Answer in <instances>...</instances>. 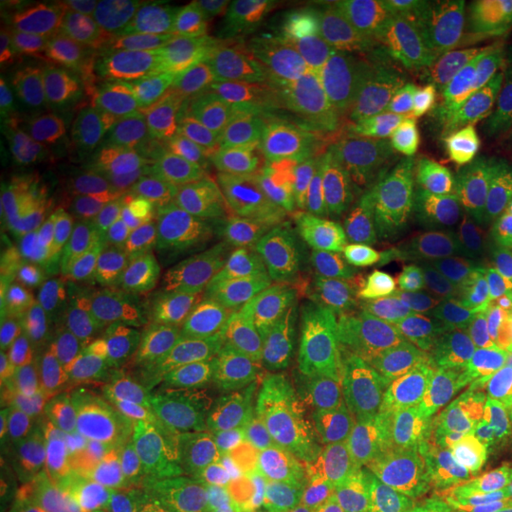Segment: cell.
<instances>
[{
	"label": "cell",
	"mask_w": 512,
	"mask_h": 512,
	"mask_svg": "<svg viewBox=\"0 0 512 512\" xmlns=\"http://www.w3.org/2000/svg\"><path fill=\"white\" fill-rule=\"evenodd\" d=\"M448 24L451 17L399 5L356 8L335 46L299 88L337 83L382 88L432 86L437 50Z\"/></svg>",
	"instance_id": "cell-7"
},
{
	"label": "cell",
	"mask_w": 512,
	"mask_h": 512,
	"mask_svg": "<svg viewBox=\"0 0 512 512\" xmlns=\"http://www.w3.org/2000/svg\"><path fill=\"white\" fill-rule=\"evenodd\" d=\"M27 211L38 238L62 264L98 273L117 261L107 169L60 164L36 178Z\"/></svg>",
	"instance_id": "cell-16"
},
{
	"label": "cell",
	"mask_w": 512,
	"mask_h": 512,
	"mask_svg": "<svg viewBox=\"0 0 512 512\" xmlns=\"http://www.w3.org/2000/svg\"><path fill=\"white\" fill-rule=\"evenodd\" d=\"M463 252L458 242L425 223L399 252L351 275L382 347L418 356L444 335L446 285Z\"/></svg>",
	"instance_id": "cell-5"
},
{
	"label": "cell",
	"mask_w": 512,
	"mask_h": 512,
	"mask_svg": "<svg viewBox=\"0 0 512 512\" xmlns=\"http://www.w3.org/2000/svg\"><path fill=\"white\" fill-rule=\"evenodd\" d=\"M432 86L479 95L512 91V38L489 5L451 17L437 50Z\"/></svg>",
	"instance_id": "cell-23"
},
{
	"label": "cell",
	"mask_w": 512,
	"mask_h": 512,
	"mask_svg": "<svg viewBox=\"0 0 512 512\" xmlns=\"http://www.w3.org/2000/svg\"><path fill=\"white\" fill-rule=\"evenodd\" d=\"M228 264L290 299L347 280L351 264L313 204H261L226 235Z\"/></svg>",
	"instance_id": "cell-9"
},
{
	"label": "cell",
	"mask_w": 512,
	"mask_h": 512,
	"mask_svg": "<svg viewBox=\"0 0 512 512\" xmlns=\"http://www.w3.org/2000/svg\"><path fill=\"white\" fill-rule=\"evenodd\" d=\"M38 133L31 117L29 102V74L17 69H3L0 81V157L5 166H17L34 155Z\"/></svg>",
	"instance_id": "cell-30"
},
{
	"label": "cell",
	"mask_w": 512,
	"mask_h": 512,
	"mask_svg": "<svg viewBox=\"0 0 512 512\" xmlns=\"http://www.w3.org/2000/svg\"><path fill=\"white\" fill-rule=\"evenodd\" d=\"M456 268L467 283L512 313V233L465 249Z\"/></svg>",
	"instance_id": "cell-33"
},
{
	"label": "cell",
	"mask_w": 512,
	"mask_h": 512,
	"mask_svg": "<svg viewBox=\"0 0 512 512\" xmlns=\"http://www.w3.org/2000/svg\"><path fill=\"white\" fill-rule=\"evenodd\" d=\"M292 302L230 264L204 271L178 323V342L197 387L207 394L226 387Z\"/></svg>",
	"instance_id": "cell-4"
},
{
	"label": "cell",
	"mask_w": 512,
	"mask_h": 512,
	"mask_svg": "<svg viewBox=\"0 0 512 512\" xmlns=\"http://www.w3.org/2000/svg\"><path fill=\"white\" fill-rule=\"evenodd\" d=\"M311 486H252V489L183 491L176 512H266L273 505L304 494Z\"/></svg>",
	"instance_id": "cell-34"
},
{
	"label": "cell",
	"mask_w": 512,
	"mask_h": 512,
	"mask_svg": "<svg viewBox=\"0 0 512 512\" xmlns=\"http://www.w3.org/2000/svg\"><path fill=\"white\" fill-rule=\"evenodd\" d=\"M117 261L131 271H159L188 259L207 235L209 207L188 181L119 162L107 169Z\"/></svg>",
	"instance_id": "cell-8"
},
{
	"label": "cell",
	"mask_w": 512,
	"mask_h": 512,
	"mask_svg": "<svg viewBox=\"0 0 512 512\" xmlns=\"http://www.w3.org/2000/svg\"><path fill=\"white\" fill-rule=\"evenodd\" d=\"M147 81L223 124L252 126L280 91L252 72L230 41L166 29Z\"/></svg>",
	"instance_id": "cell-14"
},
{
	"label": "cell",
	"mask_w": 512,
	"mask_h": 512,
	"mask_svg": "<svg viewBox=\"0 0 512 512\" xmlns=\"http://www.w3.org/2000/svg\"><path fill=\"white\" fill-rule=\"evenodd\" d=\"M166 27L147 5L76 12L29 36L34 76L128 93L150 76Z\"/></svg>",
	"instance_id": "cell-3"
},
{
	"label": "cell",
	"mask_w": 512,
	"mask_h": 512,
	"mask_svg": "<svg viewBox=\"0 0 512 512\" xmlns=\"http://www.w3.org/2000/svg\"><path fill=\"white\" fill-rule=\"evenodd\" d=\"M36 278V245L29 223L8 192L0 195V280L3 292L17 299L31 292Z\"/></svg>",
	"instance_id": "cell-31"
},
{
	"label": "cell",
	"mask_w": 512,
	"mask_h": 512,
	"mask_svg": "<svg viewBox=\"0 0 512 512\" xmlns=\"http://www.w3.org/2000/svg\"><path fill=\"white\" fill-rule=\"evenodd\" d=\"M126 93L29 76L31 117L41 136L107 143Z\"/></svg>",
	"instance_id": "cell-25"
},
{
	"label": "cell",
	"mask_w": 512,
	"mask_h": 512,
	"mask_svg": "<svg viewBox=\"0 0 512 512\" xmlns=\"http://www.w3.org/2000/svg\"><path fill=\"white\" fill-rule=\"evenodd\" d=\"M313 512H316V510H313Z\"/></svg>",
	"instance_id": "cell-40"
},
{
	"label": "cell",
	"mask_w": 512,
	"mask_h": 512,
	"mask_svg": "<svg viewBox=\"0 0 512 512\" xmlns=\"http://www.w3.org/2000/svg\"><path fill=\"white\" fill-rule=\"evenodd\" d=\"M375 434L377 413H368L363 415V418H356L347 422V425L337 427V430L313 434V437H266L261 441L271 448L273 456L280 460V465H283L292 477L304 479V482H320V477H323L351 446L363 439L375 437Z\"/></svg>",
	"instance_id": "cell-29"
},
{
	"label": "cell",
	"mask_w": 512,
	"mask_h": 512,
	"mask_svg": "<svg viewBox=\"0 0 512 512\" xmlns=\"http://www.w3.org/2000/svg\"><path fill=\"white\" fill-rule=\"evenodd\" d=\"M441 512H512V444L446 467Z\"/></svg>",
	"instance_id": "cell-28"
},
{
	"label": "cell",
	"mask_w": 512,
	"mask_h": 512,
	"mask_svg": "<svg viewBox=\"0 0 512 512\" xmlns=\"http://www.w3.org/2000/svg\"><path fill=\"white\" fill-rule=\"evenodd\" d=\"M380 411V403L358 394L339 375L256 361L214 420L259 439H302Z\"/></svg>",
	"instance_id": "cell-10"
},
{
	"label": "cell",
	"mask_w": 512,
	"mask_h": 512,
	"mask_svg": "<svg viewBox=\"0 0 512 512\" xmlns=\"http://www.w3.org/2000/svg\"><path fill=\"white\" fill-rule=\"evenodd\" d=\"M510 155H512V150H510Z\"/></svg>",
	"instance_id": "cell-39"
},
{
	"label": "cell",
	"mask_w": 512,
	"mask_h": 512,
	"mask_svg": "<svg viewBox=\"0 0 512 512\" xmlns=\"http://www.w3.org/2000/svg\"><path fill=\"white\" fill-rule=\"evenodd\" d=\"M313 508L316 512H384L380 505L356 491H335L323 482L313 486Z\"/></svg>",
	"instance_id": "cell-35"
},
{
	"label": "cell",
	"mask_w": 512,
	"mask_h": 512,
	"mask_svg": "<svg viewBox=\"0 0 512 512\" xmlns=\"http://www.w3.org/2000/svg\"><path fill=\"white\" fill-rule=\"evenodd\" d=\"M3 512H131L119 467L88 437L46 439L5 465Z\"/></svg>",
	"instance_id": "cell-12"
},
{
	"label": "cell",
	"mask_w": 512,
	"mask_h": 512,
	"mask_svg": "<svg viewBox=\"0 0 512 512\" xmlns=\"http://www.w3.org/2000/svg\"><path fill=\"white\" fill-rule=\"evenodd\" d=\"M219 124V119L145 81L124 95L105 145L121 162H143L150 169L200 183L207 207L226 209L238 185V147L223 138Z\"/></svg>",
	"instance_id": "cell-2"
},
{
	"label": "cell",
	"mask_w": 512,
	"mask_h": 512,
	"mask_svg": "<svg viewBox=\"0 0 512 512\" xmlns=\"http://www.w3.org/2000/svg\"><path fill=\"white\" fill-rule=\"evenodd\" d=\"M10 320L29 392L43 411L67 415L110 399L117 387L114 363L93 356L62 330L41 294L31 290L17 297Z\"/></svg>",
	"instance_id": "cell-17"
},
{
	"label": "cell",
	"mask_w": 512,
	"mask_h": 512,
	"mask_svg": "<svg viewBox=\"0 0 512 512\" xmlns=\"http://www.w3.org/2000/svg\"><path fill=\"white\" fill-rule=\"evenodd\" d=\"M437 93L434 86L382 88V86H337L299 88L280 93L254 121V131L285 126H335V128H382L394 126L413 114Z\"/></svg>",
	"instance_id": "cell-22"
},
{
	"label": "cell",
	"mask_w": 512,
	"mask_h": 512,
	"mask_svg": "<svg viewBox=\"0 0 512 512\" xmlns=\"http://www.w3.org/2000/svg\"><path fill=\"white\" fill-rule=\"evenodd\" d=\"M356 5L339 0H256L247 3L233 46L261 81L297 91L323 62Z\"/></svg>",
	"instance_id": "cell-13"
},
{
	"label": "cell",
	"mask_w": 512,
	"mask_h": 512,
	"mask_svg": "<svg viewBox=\"0 0 512 512\" xmlns=\"http://www.w3.org/2000/svg\"><path fill=\"white\" fill-rule=\"evenodd\" d=\"M415 370L425 380L501 415L512 425V375L448 332L415 356Z\"/></svg>",
	"instance_id": "cell-26"
},
{
	"label": "cell",
	"mask_w": 512,
	"mask_h": 512,
	"mask_svg": "<svg viewBox=\"0 0 512 512\" xmlns=\"http://www.w3.org/2000/svg\"><path fill=\"white\" fill-rule=\"evenodd\" d=\"M512 375V313L472 287L458 268L446 285V328Z\"/></svg>",
	"instance_id": "cell-27"
},
{
	"label": "cell",
	"mask_w": 512,
	"mask_h": 512,
	"mask_svg": "<svg viewBox=\"0 0 512 512\" xmlns=\"http://www.w3.org/2000/svg\"><path fill=\"white\" fill-rule=\"evenodd\" d=\"M463 249L512 233V155L477 166L458 181L441 185L430 219Z\"/></svg>",
	"instance_id": "cell-24"
},
{
	"label": "cell",
	"mask_w": 512,
	"mask_h": 512,
	"mask_svg": "<svg viewBox=\"0 0 512 512\" xmlns=\"http://www.w3.org/2000/svg\"><path fill=\"white\" fill-rule=\"evenodd\" d=\"M313 486H316V484H313ZM313 486H311V489H306L304 494L287 498V501L273 505V508L266 510V512H313V510H316V508H313Z\"/></svg>",
	"instance_id": "cell-36"
},
{
	"label": "cell",
	"mask_w": 512,
	"mask_h": 512,
	"mask_svg": "<svg viewBox=\"0 0 512 512\" xmlns=\"http://www.w3.org/2000/svg\"><path fill=\"white\" fill-rule=\"evenodd\" d=\"M50 318L83 349L110 363L140 358L166 330L157 294L136 283H112L83 292Z\"/></svg>",
	"instance_id": "cell-19"
},
{
	"label": "cell",
	"mask_w": 512,
	"mask_h": 512,
	"mask_svg": "<svg viewBox=\"0 0 512 512\" xmlns=\"http://www.w3.org/2000/svg\"><path fill=\"white\" fill-rule=\"evenodd\" d=\"M147 8L155 12V17L166 29L192 31V34L233 43L247 3H235V0H164V3H147Z\"/></svg>",
	"instance_id": "cell-32"
},
{
	"label": "cell",
	"mask_w": 512,
	"mask_h": 512,
	"mask_svg": "<svg viewBox=\"0 0 512 512\" xmlns=\"http://www.w3.org/2000/svg\"><path fill=\"white\" fill-rule=\"evenodd\" d=\"M439 190L441 185L432 183L396 181L351 200L325 204L320 211L335 230L351 271L361 273L399 252L425 226Z\"/></svg>",
	"instance_id": "cell-18"
},
{
	"label": "cell",
	"mask_w": 512,
	"mask_h": 512,
	"mask_svg": "<svg viewBox=\"0 0 512 512\" xmlns=\"http://www.w3.org/2000/svg\"><path fill=\"white\" fill-rule=\"evenodd\" d=\"M422 512H441L437 505H432V508H427V510H422Z\"/></svg>",
	"instance_id": "cell-38"
},
{
	"label": "cell",
	"mask_w": 512,
	"mask_h": 512,
	"mask_svg": "<svg viewBox=\"0 0 512 512\" xmlns=\"http://www.w3.org/2000/svg\"><path fill=\"white\" fill-rule=\"evenodd\" d=\"M380 344L354 280H337L297 297L261 342V363L339 375Z\"/></svg>",
	"instance_id": "cell-15"
},
{
	"label": "cell",
	"mask_w": 512,
	"mask_h": 512,
	"mask_svg": "<svg viewBox=\"0 0 512 512\" xmlns=\"http://www.w3.org/2000/svg\"><path fill=\"white\" fill-rule=\"evenodd\" d=\"M486 5H489V10L494 12L498 22L503 24V29L508 31L512 38V0H496V3H486Z\"/></svg>",
	"instance_id": "cell-37"
},
{
	"label": "cell",
	"mask_w": 512,
	"mask_h": 512,
	"mask_svg": "<svg viewBox=\"0 0 512 512\" xmlns=\"http://www.w3.org/2000/svg\"><path fill=\"white\" fill-rule=\"evenodd\" d=\"M166 472L183 491L318 484L292 477L264 441L221 422L178 439L166 453Z\"/></svg>",
	"instance_id": "cell-20"
},
{
	"label": "cell",
	"mask_w": 512,
	"mask_h": 512,
	"mask_svg": "<svg viewBox=\"0 0 512 512\" xmlns=\"http://www.w3.org/2000/svg\"><path fill=\"white\" fill-rule=\"evenodd\" d=\"M377 437L451 467L510 446L512 425L415 370L377 413Z\"/></svg>",
	"instance_id": "cell-11"
},
{
	"label": "cell",
	"mask_w": 512,
	"mask_h": 512,
	"mask_svg": "<svg viewBox=\"0 0 512 512\" xmlns=\"http://www.w3.org/2000/svg\"><path fill=\"white\" fill-rule=\"evenodd\" d=\"M401 181L446 185L512 150V91H437L394 124Z\"/></svg>",
	"instance_id": "cell-6"
},
{
	"label": "cell",
	"mask_w": 512,
	"mask_h": 512,
	"mask_svg": "<svg viewBox=\"0 0 512 512\" xmlns=\"http://www.w3.org/2000/svg\"><path fill=\"white\" fill-rule=\"evenodd\" d=\"M446 467L394 441H358L320 477L335 491H356L384 512H422L437 505Z\"/></svg>",
	"instance_id": "cell-21"
},
{
	"label": "cell",
	"mask_w": 512,
	"mask_h": 512,
	"mask_svg": "<svg viewBox=\"0 0 512 512\" xmlns=\"http://www.w3.org/2000/svg\"><path fill=\"white\" fill-rule=\"evenodd\" d=\"M401 181L394 126H285L254 131L235 159V183L264 204L325 207Z\"/></svg>",
	"instance_id": "cell-1"
}]
</instances>
